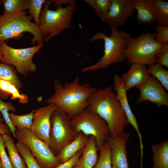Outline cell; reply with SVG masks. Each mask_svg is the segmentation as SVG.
Returning <instances> with one entry per match:
<instances>
[{"label": "cell", "mask_w": 168, "mask_h": 168, "mask_svg": "<svg viewBox=\"0 0 168 168\" xmlns=\"http://www.w3.org/2000/svg\"><path fill=\"white\" fill-rule=\"evenodd\" d=\"M0 157L3 168H13L9 156L5 150V146L2 135L0 134Z\"/></svg>", "instance_id": "cell-35"}, {"label": "cell", "mask_w": 168, "mask_h": 168, "mask_svg": "<svg viewBox=\"0 0 168 168\" xmlns=\"http://www.w3.org/2000/svg\"><path fill=\"white\" fill-rule=\"evenodd\" d=\"M28 0H0L3 6V16H9L17 12L28 10Z\"/></svg>", "instance_id": "cell-24"}, {"label": "cell", "mask_w": 168, "mask_h": 168, "mask_svg": "<svg viewBox=\"0 0 168 168\" xmlns=\"http://www.w3.org/2000/svg\"><path fill=\"white\" fill-rule=\"evenodd\" d=\"M154 0H134L137 11L136 19L139 24H152L155 22L153 14Z\"/></svg>", "instance_id": "cell-19"}, {"label": "cell", "mask_w": 168, "mask_h": 168, "mask_svg": "<svg viewBox=\"0 0 168 168\" xmlns=\"http://www.w3.org/2000/svg\"><path fill=\"white\" fill-rule=\"evenodd\" d=\"M114 89L116 92L117 98L121 106L124 111L128 124L132 125L138 133L139 139H141L142 136L141 133L136 117L133 114L129 104L127 96V90L121 77L116 74L114 77Z\"/></svg>", "instance_id": "cell-15"}, {"label": "cell", "mask_w": 168, "mask_h": 168, "mask_svg": "<svg viewBox=\"0 0 168 168\" xmlns=\"http://www.w3.org/2000/svg\"><path fill=\"white\" fill-rule=\"evenodd\" d=\"M71 119L68 114L57 108L51 114L49 132L50 144L49 147L55 156L78 134L72 128Z\"/></svg>", "instance_id": "cell-9"}, {"label": "cell", "mask_w": 168, "mask_h": 168, "mask_svg": "<svg viewBox=\"0 0 168 168\" xmlns=\"http://www.w3.org/2000/svg\"><path fill=\"white\" fill-rule=\"evenodd\" d=\"M1 16H2V15H0V19L1 18Z\"/></svg>", "instance_id": "cell-42"}, {"label": "cell", "mask_w": 168, "mask_h": 168, "mask_svg": "<svg viewBox=\"0 0 168 168\" xmlns=\"http://www.w3.org/2000/svg\"><path fill=\"white\" fill-rule=\"evenodd\" d=\"M83 149L79 151L67 161L60 163L54 168H73L77 163L82 152Z\"/></svg>", "instance_id": "cell-36"}, {"label": "cell", "mask_w": 168, "mask_h": 168, "mask_svg": "<svg viewBox=\"0 0 168 168\" xmlns=\"http://www.w3.org/2000/svg\"><path fill=\"white\" fill-rule=\"evenodd\" d=\"M155 29L156 31L155 34V40L163 44H168V26L157 25Z\"/></svg>", "instance_id": "cell-34"}, {"label": "cell", "mask_w": 168, "mask_h": 168, "mask_svg": "<svg viewBox=\"0 0 168 168\" xmlns=\"http://www.w3.org/2000/svg\"><path fill=\"white\" fill-rule=\"evenodd\" d=\"M35 110H33L30 113L22 115H18L13 113H9V117L12 124L17 128H26L30 130L32 124L34 114Z\"/></svg>", "instance_id": "cell-26"}, {"label": "cell", "mask_w": 168, "mask_h": 168, "mask_svg": "<svg viewBox=\"0 0 168 168\" xmlns=\"http://www.w3.org/2000/svg\"><path fill=\"white\" fill-rule=\"evenodd\" d=\"M57 108L54 104H49L47 106L36 109L30 129L49 146L50 144L49 138L50 117L53 111Z\"/></svg>", "instance_id": "cell-12"}, {"label": "cell", "mask_w": 168, "mask_h": 168, "mask_svg": "<svg viewBox=\"0 0 168 168\" xmlns=\"http://www.w3.org/2000/svg\"><path fill=\"white\" fill-rule=\"evenodd\" d=\"M15 145L20 155L25 161L26 168H41L26 145L19 141Z\"/></svg>", "instance_id": "cell-29"}, {"label": "cell", "mask_w": 168, "mask_h": 168, "mask_svg": "<svg viewBox=\"0 0 168 168\" xmlns=\"http://www.w3.org/2000/svg\"><path fill=\"white\" fill-rule=\"evenodd\" d=\"M10 96L12 100H18L22 104H26L28 101L27 96L21 94L12 83L7 80L0 79V97L2 100L6 99Z\"/></svg>", "instance_id": "cell-20"}, {"label": "cell", "mask_w": 168, "mask_h": 168, "mask_svg": "<svg viewBox=\"0 0 168 168\" xmlns=\"http://www.w3.org/2000/svg\"><path fill=\"white\" fill-rule=\"evenodd\" d=\"M156 63L168 68V44H163L155 56Z\"/></svg>", "instance_id": "cell-33"}, {"label": "cell", "mask_w": 168, "mask_h": 168, "mask_svg": "<svg viewBox=\"0 0 168 168\" xmlns=\"http://www.w3.org/2000/svg\"><path fill=\"white\" fill-rule=\"evenodd\" d=\"M72 0H52L51 2L54 3V6L56 7H61L64 4H68Z\"/></svg>", "instance_id": "cell-38"}, {"label": "cell", "mask_w": 168, "mask_h": 168, "mask_svg": "<svg viewBox=\"0 0 168 168\" xmlns=\"http://www.w3.org/2000/svg\"><path fill=\"white\" fill-rule=\"evenodd\" d=\"M95 138L89 136L87 142L76 164L78 168H93L97 163L99 156Z\"/></svg>", "instance_id": "cell-17"}, {"label": "cell", "mask_w": 168, "mask_h": 168, "mask_svg": "<svg viewBox=\"0 0 168 168\" xmlns=\"http://www.w3.org/2000/svg\"><path fill=\"white\" fill-rule=\"evenodd\" d=\"M46 1V0H28L27 10L29 15L32 17L35 23L38 26L42 6Z\"/></svg>", "instance_id": "cell-32"}, {"label": "cell", "mask_w": 168, "mask_h": 168, "mask_svg": "<svg viewBox=\"0 0 168 168\" xmlns=\"http://www.w3.org/2000/svg\"><path fill=\"white\" fill-rule=\"evenodd\" d=\"M54 86V94L46 102L55 105L71 118L87 108L89 97L97 90L89 83L80 85L78 77L63 86L58 80H55Z\"/></svg>", "instance_id": "cell-1"}, {"label": "cell", "mask_w": 168, "mask_h": 168, "mask_svg": "<svg viewBox=\"0 0 168 168\" xmlns=\"http://www.w3.org/2000/svg\"><path fill=\"white\" fill-rule=\"evenodd\" d=\"M153 14L155 22L157 25L168 26V2L154 0Z\"/></svg>", "instance_id": "cell-23"}, {"label": "cell", "mask_w": 168, "mask_h": 168, "mask_svg": "<svg viewBox=\"0 0 168 168\" xmlns=\"http://www.w3.org/2000/svg\"><path fill=\"white\" fill-rule=\"evenodd\" d=\"M87 108L105 121L111 137L124 133L128 124L127 118L110 85L93 92L88 99Z\"/></svg>", "instance_id": "cell-2"}, {"label": "cell", "mask_w": 168, "mask_h": 168, "mask_svg": "<svg viewBox=\"0 0 168 168\" xmlns=\"http://www.w3.org/2000/svg\"><path fill=\"white\" fill-rule=\"evenodd\" d=\"M73 168H78L76 165Z\"/></svg>", "instance_id": "cell-41"}, {"label": "cell", "mask_w": 168, "mask_h": 168, "mask_svg": "<svg viewBox=\"0 0 168 168\" xmlns=\"http://www.w3.org/2000/svg\"><path fill=\"white\" fill-rule=\"evenodd\" d=\"M0 168H3L1 160L0 157Z\"/></svg>", "instance_id": "cell-39"}, {"label": "cell", "mask_w": 168, "mask_h": 168, "mask_svg": "<svg viewBox=\"0 0 168 168\" xmlns=\"http://www.w3.org/2000/svg\"><path fill=\"white\" fill-rule=\"evenodd\" d=\"M100 154L97 162L93 168H112L111 149L106 142L99 150Z\"/></svg>", "instance_id": "cell-30"}, {"label": "cell", "mask_w": 168, "mask_h": 168, "mask_svg": "<svg viewBox=\"0 0 168 168\" xmlns=\"http://www.w3.org/2000/svg\"><path fill=\"white\" fill-rule=\"evenodd\" d=\"M136 87L140 91L137 103L148 101L158 107L168 106V94L154 77L150 76L144 83Z\"/></svg>", "instance_id": "cell-11"}, {"label": "cell", "mask_w": 168, "mask_h": 168, "mask_svg": "<svg viewBox=\"0 0 168 168\" xmlns=\"http://www.w3.org/2000/svg\"><path fill=\"white\" fill-rule=\"evenodd\" d=\"M2 52L1 50L0 49V60L2 58Z\"/></svg>", "instance_id": "cell-40"}, {"label": "cell", "mask_w": 168, "mask_h": 168, "mask_svg": "<svg viewBox=\"0 0 168 168\" xmlns=\"http://www.w3.org/2000/svg\"><path fill=\"white\" fill-rule=\"evenodd\" d=\"M43 46L44 44H38L32 47L16 49L8 46L5 41L1 42L0 49L2 57L0 62L12 66L18 73L27 76L36 71V66L33 58Z\"/></svg>", "instance_id": "cell-8"}, {"label": "cell", "mask_w": 168, "mask_h": 168, "mask_svg": "<svg viewBox=\"0 0 168 168\" xmlns=\"http://www.w3.org/2000/svg\"><path fill=\"white\" fill-rule=\"evenodd\" d=\"M147 69L149 74L155 77L162 86L168 90V71L157 63L148 66Z\"/></svg>", "instance_id": "cell-28"}, {"label": "cell", "mask_w": 168, "mask_h": 168, "mask_svg": "<svg viewBox=\"0 0 168 168\" xmlns=\"http://www.w3.org/2000/svg\"><path fill=\"white\" fill-rule=\"evenodd\" d=\"M16 111V108L11 102H5L0 97V112L5 123L9 127L14 138H16L15 132L16 128L12 124L9 115V111L15 112Z\"/></svg>", "instance_id": "cell-31"}, {"label": "cell", "mask_w": 168, "mask_h": 168, "mask_svg": "<svg viewBox=\"0 0 168 168\" xmlns=\"http://www.w3.org/2000/svg\"><path fill=\"white\" fill-rule=\"evenodd\" d=\"M10 129L5 123L2 115L0 112V134L3 135L6 134H11Z\"/></svg>", "instance_id": "cell-37"}, {"label": "cell", "mask_w": 168, "mask_h": 168, "mask_svg": "<svg viewBox=\"0 0 168 168\" xmlns=\"http://www.w3.org/2000/svg\"><path fill=\"white\" fill-rule=\"evenodd\" d=\"M32 17L27 14L26 11H21L13 14L3 16L0 19V42L10 39L19 40L28 32L33 38L31 40L32 44H43L44 42L41 32L35 22L31 21Z\"/></svg>", "instance_id": "cell-5"}, {"label": "cell", "mask_w": 168, "mask_h": 168, "mask_svg": "<svg viewBox=\"0 0 168 168\" xmlns=\"http://www.w3.org/2000/svg\"><path fill=\"white\" fill-rule=\"evenodd\" d=\"M129 138L130 134L126 132L107 138L106 142L111 149L112 168H129L126 144Z\"/></svg>", "instance_id": "cell-14"}, {"label": "cell", "mask_w": 168, "mask_h": 168, "mask_svg": "<svg viewBox=\"0 0 168 168\" xmlns=\"http://www.w3.org/2000/svg\"><path fill=\"white\" fill-rule=\"evenodd\" d=\"M150 30L142 33L128 42L124 53V59L129 65L139 64L149 66L156 63L155 56L163 44L154 39Z\"/></svg>", "instance_id": "cell-6"}, {"label": "cell", "mask_w": 168, "mask_h": 168, "mask_svg": "<svg viewBox=\"0 0 168 168\" xmlns=\"http://www.w3.org/2000/svg\"><path fill=\"white\" fill-rule=\"evenodd\" d=\"M89 136L80 132L72 142L63 147L56 156L60 163L67 161L79 151L83 149L88 141Z\"/></svg>", "instance_id": "cell-18"}, {"label": "cell", "mask_w": 168, "mask_h": 168, "mask_svg": "<svg viewBox=\"0 0 168 168\" xmlns=\"http://www.w3.org/2000/svg\"><path fill=\"white\" fill-rule=\"evenodd\" d=\"M109 11L103 21L111 26L117 28L124 26L133 14L134 0H111Z\"/></svg>", "instance_id": "cell-13"}, {"label": "cell", "mask_w": 168, "mask_h": 168, "mask_svg": "<svg viewBox=\"0 0 168 168\" xmlns=\"http://www.w3.org/2000/svg\"><path fill=\"white\" fill-rule=\"evenodd\" d=\"M51 3L46 0L40 17L39 27L45 42L71 27L76 5V1L72 0L66 7H57L53 11L49 8Z\"/></svg>", "instance_id": "cell-4"}, {"label": "cell", "mask_w": 168, "mask_h": 168, "mask_svg": "<svg viewBox=\"0 0 168 168\" xmlns=\"http://www.w3.org/2000/svg\"><path fill=\"white\" fill-rule=\"evenodd\" d=\"M111 28L110 36L98 32L90 39L91 42L99 39L104 40V54L96 63L82 68V72L105 69L112 64L122 62L125 59L124 53L128 42L132 38L131 35L113 26Z\"/></svg>", "instance_id": "cell-3"}, {"label": "cell", "mask_w": 168, "mask_h": 168, "mask_svg": "<svg viewBox=\"0 0 168 168\" xmlns=\"http://www.w3.org/2000/svg\"><path fill=\"white\" fill-rule=\"evenodd\" d=\"M70 125L73 130L77 133L81 132L95 138L98 151L106 142L110 136L108 125L98 114L86 108L78 114L71 119Z\"/></svg>", "instance_id": "cell-7"}, {"label": "cell", "mask_w": 168, "mask_h": 168, "mask_svg": "<svg viewBox=\"0 0 168 168\" xmlns=\"http://www.w3.org/2000/svg\"><path fill=\"white\" fill-rule=\"evenodd\" d=\"M17 72L12 66L0 63V79L9 81L20 91L23 85L17 75Z\"/></svg>", "instance_id": "cell-25"}, {"label": "cell", "mask_w": 168, "mask_h": 168, "mask_svg": "<svg viewBox=\"0 0 168 168\" xmlns=\"http://www.w3.org/2000/svg\"><path fill=\"white\" fill-rule=\"evenodd\" d=\"M16 138L26 145L41 168H54L60 164L49 146L30 130L16 128Z\"/></svg>", "instance_id": "cell-10"}, {"label": "cell", "mask_w": 168, "mask_h": 168, "mask_svg": "<svg viewBox=\"0 0 168 168\" xmlns=\"http://www.w3.org/2000/svg\"><path fill=\"white\" fill-rule=\"evenodd\" d=\"M153 152V168H168V141L153 144L152 147Z\"/></svg>", "instance_id": "cell-21"}, {"label": "cell", "mask_w": 168, "mask_h": 168, "mask_svg": "<svg viewBox=\"0 0 168 168\" xmlns=\"http://www.w3.org/2000/svg\"><path fill=\"white\" fill-rule=\"evenodd\" d=\"M150 76L146 65L133 64L126 72L123 74L121 78L128 91L143 84Z\"/></svg>", "instance_id": "cell-16"}, {"label": "cell", "mask_w": 168, "mask_h": 168, "mask_svg": "<svg viewBox=\"0 0 168 168\" xmlns=\"http://www.w3.org/2000/svg\"><path fill=\"white\" fill-rule=\"evenodd\" d=\"M89 6L95 10L97 15L102 20L105 18L110 10L111 0H85Z\"/></svg>", "instance_id": "cell-27"}, {"label": "cell", "mask_w": 168, "mask_h": 168, "mask_svg": "<svg viewBox=\"0 0 168 168\" xmlns=\"http://www.w3.org/2000/svg\"><path fill=\"white\" fill-rule=\"evenodd\" d=\"M2 135L13 168H26L25 161L20 155L11 134Z\"/></svg>", "instance_id": "cell-22"}]
</instances>
